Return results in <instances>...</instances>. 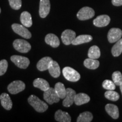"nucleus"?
Listing matches in <instances>:
<instances>
[{"label":"nucleus","mask_w":122,"mask_h":122,"mask_svg":"<svg viewBox=\"0 0 122 122\" xmlns=\"http://www.w3.org/2000/svg\"><path fill=\"white\" fill-rule=\"evenodd\" d=\"M105 110L109 115L114 119H117L119 117V112L118 106L109 103L105 106Z\"/></svg>","instance_id":"nucleus-17"},{"label":"nucleus","mask_w":122,"mask_h":122,"mask_svg":"<svg viewBox=\"0 0 122 122\" xmlns=\"http://www.w3.org/2000/svg\"><path fill=\"white\" fill-rule=\"evenodd\" d=\"M66 91V96L65 98H64L62 105L63 106L69 107L72 106L73 103H74L75 97L76 93L74 89L70 88H67Z\"/></svg>","instance_id":"nucleus-10"},{"label":"nucleus","mask_w":122,"mask_h":122,"mask_svg":"<svg viewBox=\"0 0 122 122\" xmlns=\"http://www.w3.org/2000/svg\"><path fill=\"white\" fill-rule=\"evenodd\" d=\"M45 41L48 45L53 48H58L60 45V41L56 35L53 33H49L45 36Z\"/></svg>","instance_id":"nucleus-15"},{"label":"nucleus","mask_w":122,"mask_h":122,"mask_svg":"<svg viewBox=\"0 0 122 122\" xmlns=\"http://www.w3.org/2000/svg\"><path fill=\"white\" fill-rule=\"evenodd\" d=\"M92 119V114L89 111H85L79 115L76 121L77 122H91Z\"/></svg>","instance_id":"nucleus-28"},{"label":"nucleus","mask_w":122,"mask_h":122,"mask_svg":"<svg viewBox=\"0 0 122 122\" xmlns=\"http://www.w3.org/2000/svg\"><path fill=\"white\" fill-rule=\"evenodd\" d=\"M20 22L25 27H30L32 25V20L30 14L28 11L22 12L20 15Z\"/></svg>","instance_id":"nucleus-20"},{"label":"nucleus","mask_w":122,"mask_h":122,"mask_svg":"<svg viewBox=\"0 0 122 122\" xmlns=\"http://www.w3.org/2000/svg\"><path fill=\"white\" fill-rule=\"evenodd\" d=\"M10 59L18 67L22 69H26L30 63V61L28 58L23 56L14 55L10 57Z\"/></svg>","instance_id":"nucleus-6"},{"label":"nucleus","mask_w":122,"mask_h":122,"mask_svg":"<svg viewBox=\"0 0 122 122\" xmlns=\"http://www.w3.org/2000/svg\"><path fill=\"white\" fill-rule=\"evenodd\" d=\"M110 22V18L107 15H99L94 19L93 24L98 27H103L107 26Z\"/></svg>","instance_id":"nucleus-13"},{"label":"nucleus","mask_w":122,"mask_h":122,"mask_svg":"<svg viewBox=\"0 0 122 122\" xmlns=\"http://www.w3.org/2000/svg\"><path fill=\"white\" fill-rule=\"evenodd\" d=\"M88 56L90 58L96 59L99 58L101 56L100 48L96 45H93L91 46L88 50Z\"/></svg>","instance_id":"nucleus-26"},{"label":"nucleus","mask_w":122,"mask_h":122,"mask_svg":"<svg viewBox=\"0 0 122 122\" xmlns=\"http://www.w3.org/2000/svg\"><path fill=\"white\" fill-rule=\"evenodd\" d=\"M8 67V62L6 59L0 61V76H2L6 72Z\"/></svg>","instance_id":"nucleus-33"},{"label":"nucleus","mask_w":122,"mask_h":122,"mask_svg":"<svg viewBox=\"0 0 122 122\" xmlns=\"http://www.w3.org/2000/svg\"><path fill=\"white\" fill-rule=\"evenodd\" d=\"M105 97L108 100L112 101H117L120 98L119 94L116 92L112 91H108L105 93Z\"/></svg>","instance_id":"nucleus-29"},{"label":"nucleus","mask_w":122,"mask_h":122,"mask_svg":"<svg viewBox=\"0 0 122 122\" xmlns=\"http://www.w3.org/2000/svg\"><path fill=\"white\" fill-rule=\"evenodd\" d=\"M54 89L59 98L64 99L65 98L66 96L67 91L63 83H61V82L56 83L55 85Z\"/></svg>","instance_id":"nucleus-24"},{"label":"nucleus","mask_w":122,"mask_h":122,"mask_svg":"<svg viewBox=\"0 0 122 122\" xmlns=\"http://www.w3.org/2000/svg\"><path fill=\"white\" fill-rule=\"evenodd\" d=\"M62 73L65 79L71 82H76L80 79L79 73L70 67H65L62 70Z\"/></svg>","instance_id":"nucleus-2"},{"label":"nucleus","mask_w":122,"mask_h":122,"mask_svg":"<svg viewBox=\"0 0 122 122\" xmlns=\"http://www.w3.org/2000/svg\"><path fill=\"white\" fill-rule=\"evenodd\" d=\"M11 28L15 33L19 35V36H22L24 39H30L32 37L31 33L23 25H21V24L17 23H14L11 25Z\"/></svg>","instance_id":"nucleus-5"},{"label":"nucleus","mask_w":122,"mask_h":122,"mask_svg":"<svg viewBox=\"0 0 122 122\" xmlns=\"http://www.w3.org/2000/svg\"><path fill=\"white\" fill-rule=\"evenodd\" d=\"M122 53V39L119 40L111 49V53L114 57H118Z\"/></svg>","instance_id":"nucleus-27"},{"label":"nucleus","mask_w":122,"mask_h":122,"mask_svg":"<svg viewBox=\"0 0 122 122\" xmlns=\"http://www.w3.org/2000/svg\"><path fill=\"white\" fill-rule=\"evenodd\" d=\"M112 4L115 6H122V0H112Z\"/></svg>","instance_id":"nucleus-34"},{"label":"nucleus","mask_w":122,"mask_h":122,"mask_svg":"<svg viewBox=\"0 0 122 122\" xmlns=\"http://www.w3.org/2000/svg\"><path fill=\"white\" fill-rule=\"evenodd\" d=\"M48 71L49 74L52 77L54 78H57L61 75L60 67L56 61L52 60L50 62L49 67L48 68Z\"/></svg>","instance_id":"nucleus-14"},{"label":"nucleus","mask_w":122,"mask_h":122,"mask_svg":"<svg viewBox=\"0 0 122 122\" xmlns=\"http://www.w3.org/2000/svg\"><path fill=\"white\" fill-rule=\"evenodd\" d=\"M0 101L1 105L6 110H10L13 106V102L10 97L7 93H3L0 96Z\"/></svg>","instance_id":"nucleus-16"},{"label":"nucleus","mask_w":122,"mask_h":122,"mask_svg":"<svg viewBox=\"0 0 122 122\" xmlns=\"http://www.w3.org/2000/svg\"><path fill=\"white\" fill-rule=\"evenodd\" d=\"M93 37L91 35H82L78 36L77 37H75L73 41L72 44L74 45H80V44L87 43V42H91L92 40Z\"/></svg>","instance_id":"nucleus-23"},{"label":"nucleus","mask_w":122,"mask_h":122,"mask_svg":"<svg viewBox=\"0 0 122 122\" xmlns=\"http://www.w3.org/2000/svg\"><path fill=\"white\" fill-rule=\"evenodd\" d=\"M95 12L92 8L89 7H84L79 10L77 14V17L80 20H86L91 19L94 16Z\"/></svg>","instance_id":"nucleus-8"},{"label":"nucleus","mask_w":122,"mask_h":122,"mask_svg":"<svg viewBox=\"0 0 122 122\" xmlns=\"http://www.w3.org/2000/svg\"><path fill=\"white\" fill-rule=\"evenodd\" d=\"M53 59L49 57H45L40 60L37 63V69L40 71L48 70L50 63Z\"/></svg>","instance_id":"nucleus-19"},{"label":"nucleus","mask_w":122,"mask_h":122,"mask_svg":"<svg viewBox=\"0 0 122 122\" xmlns=\"http://www.w3.org/2000/svg\"><path fill=\"white\" fill-rule=\"evenodd\" d=\"M13 44L15 49L20 53H28L31 49V45L30 44L23 39L15 40Z\"/></svg>","instance_id":"nucleus-3"},{"label":"nucleus","mask_w":122,"mask_h":122,"mask_svg":"<svg viewBox=\"0 0 122 122\" xmlns=\"http://www.w3.org/2000/svg\"><path fill=\"white\" fill-rule=\"evenodd\" d=\"M102 86L104 89L108 91H114L115 89V84L113 81L110 80H105L102 83Z\"/></svg>","instance_id":"nucleus-31"},{"label":"nucleus","mask_w":122,"mask_h":122,"mask_svg":"<svg viewBox=\"0 0 122 122\" xmlns=\"http://www.w3.org/2000/svg\"><path fill=\"white\" fill-rule=\"evenodd\" d=\"M28 103L38 112H44L48 109V105L39 99L37 96L30 95L28 98Z\"/></svg>","instance_id":"nucleus-1"},{"label":"nucleus","mask_w":122,"mask_h":122,"mask_svg":"<svg viewBox=\"0 0 122 122\" xmlns=\"http://www.w3.org/2000/svg\"><path fill=\"white\" fill-rule=\"evenodd\" d=\"M25 88V85L21 80H15L11 82L7 86L9 92L12 94H18L23 91Z\"/></svg>","instance_id":"nucleus-7"},{"label":"nucleus","mask_w":122,"mask_h":122,"mask_svg":"<svg viewBox=\"0 0 122 122\" xmlns=\"http://www.w3.org/2000/svg\"><path fill=\"white\" fill-rule=\"evenodd\" d=\"M50 3L49 0H40L39 6V15L41 18H45L49 14Z\"/></svg>","instance_id":"nucleus-12"},{"label":"nucleus","mask_w":122,"mask_h":122,"mask_svg":"<svg viewBox=\"0 0 122 122\" xmlns=\"http://www.w3.org/2000/svg\"><path fill=\"white\" fill-rule=\"evenodd\" d=\"M91 98L88 94L83 93H80L76 94L74 103L77 106H80V105L89 102Z\"/></svg>","instance_id":"nucleus-21"},{"label":"nucleus","mask_w":122,"mask_h":122,"mask_svg":"<svg viewBox=\"0 0 122 122\" xmlns=\"http://www.w3.org/2000/svg\"><path fill=\"white\" fill-rule=\"evenodd\" d=\"M84 65L88 69L95 70L100 66V62L96 59L87 58L84 61Z\"/></svg>","instance_id":"nucleus-25"},{"label":"nucleus","mask_w":122,"mask_h":122,"mask_svg":"<svg viewBox=\"0 0 122 122\" xmlns=\"http://www.w3.org/2000/svg\"><path fill=\"white\" fill-rule=\"evenodd\" d=\"M75 32L71 30H65L61 35V39L62 42L66 45H69L72 44V42L75 39Z\"/></svg>","instance_id":"nucleus-9"},{"label":"nucleus","mask_w":122,"mask_h":122,"mask_svg":"<svg viewBox=\"0 0 122 122\" xmlns=\"http://www.w3.org/2000/svg\"><path fill=\"white\" fill-rule=\"evenodd\" d=\"M33 86L35 88H39L42 91H45L50 88L49 84L46 80L42 78H37L33 81Z\"/></svg>","instance_id":"nucleus-22"},{"label":"nucleus","mask_w":122,"mask_h":122,"mask_svg":"<svg viewBox=\"0 0 122 122\" xmlns=\"http://www.w3.org/2000/svg\"><path fill=\"white\" fill-rule=\"evenodd\" d=\"M122 37V30L119 28H112L109 30L107 34L108 41L110 43L118 41Z\"/></svg>","instance_id":"nucleus-11"},{"label":"nucleus","mask_w":122,"mask_h":122,"mask_svg":"<svg viewBox=\"0 0 122 122\" xmlns=\"http://www.w3.org/2000/svg\"><path fill=\"white\" fill-rule=\"evenodd\" d=\"M119 86H120V91H121V93H122V83L120 84V85H119Z\"/></svg>","instance_id":"nucleus-35"},{"label":"nucleus","mask_w":122,"mask_h":122,"mask_svg":"<svg viewBox=\"0 0 122 122\" xmlns=\"http://www.w3.org/2000/svg\"><path fill=\"white\" fill-rule=\"evenodd\" d=\"M1 8H0V14H1Z\"/></svg>","instance_id":"nucleus-36"},{"label":"nucleus","mask_w":122,"mask_h":122,"mask_svg":"<svg viewBox=\"0 0 122 122\" xmlns=\"http://www.w3.org/2000/svg\"><path fill=\"white\" fill-rule=\"evenodd\" d=\"M55 119L59 122H70L71 118L68 112L58 110L55 113Z\"/></svg>","instance_id":"nucleus-18"},{"label":"nucleus","mask_w":122,"mask_h":122,"mask_svg":"<svg viewBox=\"0 0 122 122\" xmlns=\"http://www.w3.org/2000/svg\"><path fill=\"white\" fill-rule=\"evenodd\" d=\"M44 99L49 105H52L54 103H58L60 100L56 93L54 88L50 87L48 90L44 91Z\"/></svg>","instance_id":"nucleus-4"},{"label":"nucleus","mask_w":122,"mask_h":122,"mask_svg":"<svg viewBox=\"0 0 122 122\" xmlns=\"http://www.w3.org/2000/svg\"><path fill=\"white\" fill-rule=\"evenodd\" d=\"M9 4L14 10H19L22 7V0H9Z\"/></svg>","instance_id":"nucleus-32"},{"label":"nucleus","mask_w":122,"mask_h":122,"mask_svg":"<svg viewBox=\"0 0 122 122\" xmlns=\"http://www.w3.org/2000/svg\"><path fill=\"white\" fill-rule=\"evenodd\" d=\"M112 78L115 85L119 86L122 83V74L120 71H115L112 75Z\"/></svg>","instance_id":"nucleus-30"}]
</instances>
